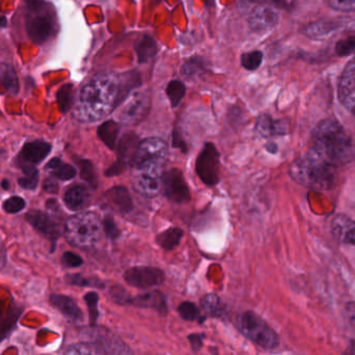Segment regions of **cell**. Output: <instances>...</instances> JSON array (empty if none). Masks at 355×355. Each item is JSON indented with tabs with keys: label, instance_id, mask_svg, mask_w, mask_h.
<instances>
[{
	"label": "cell",
	"instance_id": "34",
	"mask_svg": "<svg viewBox=\"0 0 355 355\" xmlns=\"http://www.w3.org/2000/svg\"><path fill=\"white\" fill-rule=\"evenodd\" d=\"M66 282L72 286H90V288H97L103 290L105 286L103 280L99 279L96 277H86L82 274H67L66 275Z\"/></svg>",
	"mask_w": 355,
	"mask_h": 355
},
{
	"label": "cell",
	"instance_id": "4",
	"mask_svg": "<svg viewBox=\"0 0 355 355\" xmlns=\"http://www.w3.org/2000/svg\"><path fill=\"white\" fill-rule=\"evenodd\" d=\"M26 28L33 42L43 45L55 38L59 31L55 8L46 0H28Z\"/></svg>",
	"mask_w": 355,
	"mask_h": 355
},
{
	"label": "cell",
	"instance_id": "47",
	"mask_svg": "<svg viewBox=\"0 0 355 355\" xmlns=\"http://www.w3.org/2000/svg\"><path fill=\"white\" fill-rule=\"evenodd\" d=\"M282 0H241V11L249 12L257 6L269 5L273 7H279Z\"/></svg>",
	"mask_w": 355,
	"mask_h": 355
},
{
	"label": "cell",
	"instance_id": "7",
	"mask_svg": "<svg viewBox=\"0 0 355 355\" xmlns=\"http://www.w3.org/2000/svg\"><path fill=\"white\" fill-rule=\"evenodd\" d=\"M236 325L243 336L266 350H273L279 345L276 332L267 322L252 311H244L239 315Z\"/></svg>",
	"mask_w": 355,
	"mask_h": 355
},
{
	"label": "cell",
	"instance_id": "32",
	"mask_svg": "<svg viewBox=\"0 0 355 355\" xmlns=\"http://www.w3.org/2000/svg\"><path fill=\"white\" fill-rule=\"evenodd\" d=\"M78 167H80V178L85 182L90 184L91 188L96 190L98 188V175H97L96 169L94 164L89 159H78L76 161Z\"/></svg>",
	"mask_w": 355,
	"mask_h": 355
},
{
	"label": "cell",
	"instance_id": "39",
	"mask_svg": "<svg viewBox=\"0 0 355 355\" xmlns=\"http://www.w3.org/2000/svg\"><path fill=\"white\" fill-rule=\"evenodd\" d=\"M66 353L67 354H101V350H99L98 347L94 344V343L91 342H80L76 343V344L70 345L68 347L67 350H66Z\"/></svg>",
	"mask_w": 355,
	"mask_h": 355
},
{
	"label": "cell",
	"instance_id": "44",
	"mask_svg": "<svg viewBox=\"0 0 355 355\" xmlns=\"http://www.w3.org/2000/svg\"><path fill=\"white\" fill-rule=\"evenodd\" d=\"M325 3L334 11L344 13L355 12V0H325Z\"/></svg>",
	"mask_w": 355,
	"mask_h": 355
},
{
	"label": "cell",
	"instance_id": "31",
	"mask_svg": "<svg viewBox=\"0 0 355 355\" xmlns=\"http://www.w3.org/2000/svg\"><path fill=\"white\" fill-rule=\"evenodd\" d=\"M257 130L263 136H275L286 132V126L282 122L274 121L268 116H261L257 122Z\"/></svg>",
	"mask_w": 355,
	"mask_h": 355
},
{
	"label": "cell",
	"instance_id": "11",
	"mask_svg": "<svg viewBox=\"0 0 355 355\" xmlns=\"http://www.w3.org/2000/svg\"><path fill=\"white\" fill-rule=\"evenodd\" d=\"M163 189L166 197L175 203H187L191 200L190 188L180 169H171L164 173Z\"/></svg>",
	"mask_w": 355,
	"mask_h": 355
},
{
	"label": "cell",
	"instance_id": "16",
	"mask_svg": "<svg viewBox=\"0 0 355 355\" xmlns=\"http://www.w3.org/2000/svg\"><path fill=\"white\" fill-rule=\"evenodd\" d=\"M168 146L165 141L159 138H147L141 141L138 153L135 157L132 166L138 165L146 161H166Z\"/></svg>",
	"mask_w": 355,
	"mask_h": 355
},
{
	"label": "cell",
	"instance_id": "49",
	"mask_svg": "<svg viewBox=\"0 0 355 355\" xmlns=\"http://www.w3.org/2000/svg\"><path fill=\"white\" fill-rule=\"evenodd\" d=\"M336 51L338 55H350L355 53V38L345 39L336 44Z\"/></svg>",
	"mask_w": 355,
	"mask_h": 355
},
{
	"label": "cell",
	"instance_id": "43",
	"mask_svg": "<svg viewBox=\"0 0 355 355\" xmlns=\"http://www.w3.org/2000/svg\"><path fill=\"white\" fill-rule=\"evenodd\" d=\"M26 201L20 196L10 197L3 202V209L6 213L11 214V215L20 213L26 209Z\"/></svg>",
	"mask_w": 355,
	"mask_h": 355
},
{
	"label": "cell",
	"instance_id": "13",
	"mask_svg": "<svg viewBox=\"0 0 355 355\" xmlns=\"http://www.w3.org/2000/svg\"><path fill=\"white\" fill-rule=\"evenodd\" d=\"M92 329L88 331V338L94 343L101 354H128L132 351L109 330H101V328L91 326Z\"/></svg>",
	"mask_w": 355,
	"mask_h": 355
},
{
	"label": "cell",
	"instance_id": "28",
	"mask_svg": "<svg viewBox=\"0 0 355 355\" xmlns=\"http://www.w3.org/2000/svg\"><path fill=\"white\" fill-rule=\"evenodd\" d=\"M334 232L340 240L355 245V222L346 217H336L334 221Z\"/></svg>",
	"mask_w": 355,
	"mask_h": 355
},
{
	"label": "cell",
	"instance_id": "38",
	"mask_svg": "<svg viewBox=\"0 0 355 355\" xmlns=\"http://www.w3.org/2000/svg\"><path fill=\"white\" fill-rule=\"evenodd\" d=\"M85 301H86L87 306L89 311V322L90 326H96L97 320L99 318L98 302L99 296L96 292L87 293L84 296Z\"/></svg>",
	"mask_w": 355,
	"mask_h": 355
},
{
	"label": "cell",
	"instance_id": "41",
	"mask_svg": "<svg viewBox=\"0 0 355 355\" xmlns=\"http://www.w3.org/2000/svg\"><path fill=\"white\" fill-rule=\"evenodd\" d=\"M110 296L113 299L114 302L119 305H132V298H134L130 293L120 284L112 286L110 290Z\"/></svg>",
	"mask_w": 355,
	"mask_h": 355
},
{
	"label": "cell",
	"instance_id": "48",
	"mask_svg": "<svg viewBox=\"0 0 355 355\" xmlns=\"http://www.w3.org/2000/svg\"><path fill=\"white\" fill-rule=\"evenodd\" d=\"M62 265L65 268H80L84 265V259L76 253L67 251L61 259Z\"/></svg>",
	"mask_w": 355,
	"mask_h": 355
},
{
	"label": "cell",
	"instance_id": "35",
	"mask_svg": "<svg viewBox=\"0 0 355 355\" xmlns=\"http://www.w3.org/2000/svg\"><path fill=\"white\" fill-rule=\"evenodd\" d=\"M178 313L182 319L186 321H198L199 323L202 324L205 322V315H201L200 309H198L195 303L190 302V301H184L180 303L178 309Z\"/></svg>",
	"mask_w": 355,
	"mask_h": 355
},
{
	"label": "cell",
	"instance_id": "21",
	"mask_svg": "<svg viewBox=\"0 0 355 355\" xmlns=\"http://www.w3.org/2000/svg\"><path fill=\"white\" fill-rule=\"evenodd\" d=\"M90 192L84 184H74L64 194V202L72 211H80L88 205Z\"/></svg>",
	"mask_w": 355,
	"mask_h": 355
},
{
	"label": "cell",
	"instance_id": "19",
	"mask_svg": "<svg viewBox=\"0 0 355 355\" xmlns=\"http://www.w3.org/2000/svg\"><path fill=\"white\" fill-rule=\"evenodd\" d=\"M49 302L53 307L61 311L69 321L80 323L84 320L82 309L71 297L63 294H51Z\"/></svg>",
	"mask_w": 355,
	"mask_h": 355
},
{
	"label": "cell",
	"instance_id": "5",
	"mask_svg": "<svg viewBox=\"0 0 355 355\" xmlns=\"http://www.w3.org/2000/svg\"><path fill=\"white\" fill-rule=\"evenodd\" d=\"M103 225L94 211L71 216L65 223L66 240L78 248H91L99 242Z\"/></svg>",
	"mask_w": 355,
	"mask_h": 355
},
{
	"label": "cell",
	"instance_id": "27",
	"mask_svg": "<svg viewBox=\"0 0 355 355\" xmlns=\"http://www.w3.org/2000/svg\"><path fill=\"white\" fill-rule=\"evenodd\" d=\"M184 236V230L180 227H170L157 234V243L159 247L170 251L180 246Z\"/></svg>",
	"mask_w": 355,
	"mask_h": 355
},
{
	"label": "cell",
	"instance_id": "53",
	"mask_svg": "<svg viewBox=\"0 0 355 355\" xmlns=\"http://www.w3.org/2000/svg\"><path fill=\"white\" fill-rule=\"evenodd\" d=\"M46 207L49 211H51V213H59L60 205L55 199H49L46 202Z\"/></svg>",
	"mask_w": 355,
	"mask_h": 355
},
{
	"label": "cell",
	"instance_id": "23",
	"mask_svg": "<svg viewBox=\"0 0 355 355\" xmlns=\"http://www.w3.org/2000/svg\"><path fill=\"white\" fill-rule=\"evenodd\" d=\"M121 125L114 120L103 122L97 130L99 139L105 143V146L111 150H115L118 145V137H119Z\"/></svg>",
	"mask_w": 355,
	"mask_h": 355
},
{
	"label": "cell",
	"instance_id": "2",
	"mask_svg": "<svg viewBox=\"0 0 355 355\" xmlns=\"http://www.w3.org/2000/svg\"><path fill=\"white\" fill-rule=\"evenodd\" d=\"M309 151L338 168L354 161L355 142L338 121L326 119L313 130Z\"/></svg>",
	"mask_w": 355,
	"mask_h": 355
},
{
	"label": "cell",
	"instance_id": "20",
	"mask_svg": "<svg viewBox=\"0 0 355 355\" xmlns=\"http://www.w3.org/2000/svg\"><path fill=\"white\" fill-rule=\"evenodd\" d=\"M132 305L138 309H155L162 315L168 313L167 298L159 291H151L145 294L138 295L132 298Z\"/></svg>",
	"mask_w": 355,
	"mask_h": 355
},
{
	"label": "cell",
	"instance_id": "45",
	"mask_svg": "<svg viewBox=\"0 0 355 355\" xmlns=\"http://www.w3.org/2000/svg\"><path fill=\"white\" fill-rule=\"evenodd\" d=\"M336 24H325V22H319V24H313L307 28L306 34L311 36V38L315 37L326 36V34H330L332 31L336 30Z\"/></svg>",
	"mask_w": 355,
	"mask_h": 355
},
{
	"label": "cell",
	"instance_id": "14",
	"mask_svg": "<svg viewBox=\"0 0 355 355\" xmlns=\"http://www.w3.org/2000/svg\"><path fill=\"white\" fill-rule=\"evenodd\" d=\"M150 97L146 93L136 94L126 103L120 114V120L126 124H138L148 115Z\"/></svg>",
	"mask_w": 355,
	"mask_h": 355
},
{
	"label": "cell",
	"instance_id": "1",
	"mask_svg": "<svg viewBox=\"0 0 355 355\" xmlns=\"http://www.w3.org/2000/svg\"><path fill=\"white\" fill-rule=\"evenodd\" d=\"M124 101L120 76L101 72L93 76L80 90L76 117L83 122L99 121Z\"/></svg>",
	"mask_w": 355,
	"mask_h": 355
},
{
	"label": "cell",
	"instance_id": "10",
	"mask_svg": "<svg viewBox=\"0 0 355 355\" xmlns=\"http://www.w3.org/2000/svg\"><path fill=\"white\" fill-rule=\"evenodd\" d=\"M124 279L128 286L134 288H149L163 284L165 282V273L159 268L137 266L126 270Z\"/></svg>",
	"mask_w": 355,
	"mask_h": 355
},
{
	"label": "cell",
	"instance_id": "52",
	"mask_svg": "<svg viewBox=\"0 0 355 355\" xmlns=\"http://www.w3.org/2000/svg\"><path fill=\"white\" fill-rule=\"evenodd\" d=\"M43 189L49 194H58L60 191L59 184L53 178H46L43 182Z\"/></svg>",
	"mask_w": 355,
	"mask_h": 355
},
{
	"label": "cell",
	"instance_id": "8",
	"mask_svg": "<svg viewBox=\"0 0 355 355\" xmlns=\"http://www.w3.org/2000/svg\"><path fill=\"white\" fill-rule=\"evenodd\" d=\"M196 172L202 182L214 187L220 180V155L213 143H205L196 161Z\"/></svg>",
	"mask_w": 355,
	"mask_h": 355
},
{
	"label": "cell",
	"instance_id": "33",
	"mask_svg": "<svg viewBox=\"0 0 355 355\" xmlns=\"http://www.w3.org/2000/svg\"><path fill=\"white\" fill-rule=\"evenodd\" d=\"M201 309L209 317H220L223 315L224 306L219 297L215 294H209L200 300Z\"/></svg>",
	"mask_w": 355,
	"mask_h": 355
},
{
	"label": "cell",
	"instance_id": "3",
	"mask_svg": "<svg viewBox=\"0 0 355 355\" xmlns=\"http://www.w3.org/2000/svg\"><path fill=\"white\" fill-rule=\"evenodd\" d=\"M290 173L295 182L311 190H328L336 184V167L311 151L293 163Z\"/></svg>",
	"mask_w": 355,
	"mask_h": 355
},
{
	"label": "cell",
	"instance_id": "9",
	"mask_svg": "<svg viewBox=\"0 0 355 355\" xmlns=\"http://www.w3.org/2000/svg\"><path fill=\"white\" fill-rule=\"evenodd\" d=\"M26 219L35 230H38L45 238L53 242V252L55 250V242L63 232H65V227L63 228V226L49 214L40 209H31L26 214Z\"/></svg>",
	"mask_w": 355,
	"mask_h": 355
},
{
	"label": "cell",
	"instance_id": "12",
	"mask_svg": "<svg viewBox=\"0 0 355 355\" xmlns=\"http://www.w3.org/2000/svg\"><path fill=\"white\" fill-rule=\"evenodd\" d=\"M338 96L343 107L355 116V59L347 64L340 74Z\"/></svg>",
	"mask_w": 355,
	"mask_h": 355
},
{
	"label": "cell",
	"instance_id": "54",
	"mask_svg": "<svg viewBox=\"0 0 355 355\" xmlns=\"http://www.w3.org/2000/svg\"><path fill=\"white\" fill-rule=\"evenodd\" d=\"M1 188L5 191H8L10 189V182L6 178H3V182H1Z\"/></svg>",
	"mask_w": 355,
	"mask_h": 355
},
{
	"label": "cell",
	"instance_id": "6",
	"mask_svg": "<svg viewBox=\"0 0 355 355\" xmlns=\"http://www.w3.org/2000/svg\"><path fill=\"white\" fill-rule=\"evenodd\" d=\"M165 161H146L132 166V184L135 191L146 198H155L163 189Z\"/></svg>",
	"mask_w": 355,
	"mask_h": 355
},
{
	"label": "cell",
	"instance_id": "36",
	"mask_svg": "<svg viewBox=\"0 0 355 355\" xmlns=\"http://www.w3.org/2000/svg\"><path fill=\"white\" fill-rule=\"evenodd\" d=\"M58 105L62 113H66L71 109L74 103L73 85L65 84L59 89L57 94Z\"/></svg>",
	"mask_w": 355,
	"mask_h": 355
},
{
	"label": "cell",
	"instance_id": "18",
	"mask_svg": "<svg viewBox=\"0 0 355 355\" xmlns=\"http://www.w3.org/2000/svg\"><path fill=\"white\" fill-rule=\"evenodd\" d=\"M105 199L107 205L118 213L128 214L134 209L132 196L125 187H114L105 193Z\"/></svg>",
	"mask_w": 355,
	"mask_h": 355
},
{
	"label": "cell",
	"instance_id": "50",
	"mask_svg": "<svg viewBox=\"0 0 355 355\" xmlns=\"http://www.w3.org/2000/svg\"><path fill=\"white\" fill-rule=\"evenodd\" d=\"M128 167H130L128 164L118 159L117 162H115V163L105 171V176H107V178H114V176L120 175V174L123 173Z\"/></svg>",
	"mask_w": 355,
	"mask_h": 355
},
{
	"label": "cell",
	"instance_id": "40",
	"mask_svg": "<svg viewBox=\"0 0 355 355\" xmlns=\"http://www.w3.org/2000/svg\"><path fill=\"white\" fill-rule=\"evenodd\" d=\"M205 69V62L201 58L193 57L184 64L182 68V76L186 78H195Z\"/></svg>",
	"mask_w": 355,
	"mask_h": 355
},
{
	"label": "cell",
	"instance_id": "22",
	"mask_svg": "<svg viewBox=\"0 0 355 355\" xmlns=\"http://www.w3.org/2000/svg\"><path fill=\"white\" fill-rule=\"evenodd\" d=\"M141 141H139L138 136L134 132L124 135L117 145L118 159L128 164L132 167L134 163L135 157L138 153L139 145Z\"/></svg>",
	"mask_w": 355,
	"mask_h": 355
},
{
	"label": "cell",
	"instance_id": "26",
	"mask_svg": "<svg viewBox=\"0 0 355 355\" xmlns=\"http://www.w3.org/2000/svg\"><path fill=\"white\" fill-rule=\"evenodd\" d=\"M137 57L140 64H146L150 62L157 55V44L153 37L144 35L141 37L140 40L137 42L136 46Z\"/></svg>",
	"mask_w": 355,
	"mask_h": 355
},
{
	"label": "cell",
	"instance_id": "15",
	"mask_svg": "<svg viewBox=\"0 0 355 355\" xmlns=\"http://www.w3.org/2000/svg\"><path fill=\"white\" fill-rule=\"evenodd\" d=\"M53 145L42 139L26 143L17 157V167L21 165H34L42 163L49 153Z\"/></svg>",
	"mask_w": 355,
	"mask_h": 355
},
{
	"label": "cell",
	"instance_id": "25",
	"mask_svg": "<svg viewBox=\"0 0 355 355\" xmlns=\"http://www.w3.org/2000/svg\"><path fill=\"white\" fill-rule=\"evenodd\" d=\"M24 307L17 304L10 305L8 309L7 315L3 318L0 326V338L1 340H5L12 332L15 330L20 317L24 313Z\"/></svg>",
	"mask_w": 355,
	"mask_h": 355
},
{
	"label": "cell",
	"instance_id": "51",
	"mask_svg": "<svg viewBox=\"0 0 355 355\" xmlns=\"http://www.w3.org/2000/svg\"><path fill=\"white\" fill-rule=\"evenodd\" d=\"M203 338H205V334H192L188 336L191 348H192L194 352H198V351L202 348Z\"/></svg>",
	"mask_w": 355,
	"mask_h": 355
},
{
	"label": "cell",
	"instance_id": "55",
	"mask_svg": "<svg viewBox=\"0 0 355 355\" xmlns=\"http://www.w3.org/2000/svg\"><path fill=\"white\" fill-rule=\"evenodd\" d=\"M1 28H7V19H6L5 16H3V17H1Z\"/></svg>",
	"mask_w": 355,
	"mask_h": 355
},
{
	"label": "cell",
	"instance_id": "29",
	"mask_svg": "<svg viewBox=\"0 0 355 355\" xmlns=\"http://www.w3.org/2000/svg\"><path fill=\"white\" fill-rule=\"evenodd\" d=\"M0 76L5 92L8 94L17 95L19 92V80L15 69L9 64H1Z\"/></svg>",
	"mask_w": 355,
	"mask_h": 355
},
{
	"label": "cell",
	"instance_id": "17",
	"mask_svg": "<svg viewBox=\"0 0 355 355\" xmlns=\"http://www.w3.org/2000/svg\"><path fill=\"white\" fill-rule=\"evenodd\" d=\"M248 14L249 26L254 32L270 30L278 22V13L273 6H257Z\"/></svg>",
	"mask_w": 355,
	"mask_h": 355
},
{
	"label": "cell",
	"instance_id": "42",
	"mask_svg": "<svg viewBox=\"0 0 355 355\" xmlns=\"http://www.w3.org/2000/svg\"><path fill=\"white\" fill-rule=\"evenodd\" d=\"M263 62V53L261 51H251L242 55L241 63L243 67L249 71L257 70Z\"/></svg>",
	"mask_w": 355,
	"mask_h": 355
},
{
	"label": "cell",
	"instance_id": "30",
	"mask_svg": "<svg viewBox=\"0 0 355 355\" xmlns=\"http://www.w3.org/2000/svg\"><path fill=\"white\" fill-rule=\"evenodd\" d=\"M18 168L24 172V176L18 180V184L26 190H36L39 184V170L37 166L21 165L18 166Z\"/></svg>",
	"mask_w": 355,
	"mask_h": 355
},
{
	"label": "cell",
	"instance_id": "46",
	"mask_svg": "<svg viewBox=\"0 0 355 355\" xmlns=\"http://www.w3.org/2000/svg\"><path fill=\"white\" fill-rule=\"evenodd\" d=\"M103 230H105L107 239L112 241L119 239L120 234H121V230H119L117 224L114 221L113 217H111V216H105L103 221Z\"/></svg>",
	"mask_w": 355,
	"mask_h": 355
},
{
	"label": "cell",
	"instance_id": "24",
	"mask_svg": "<svg viewBox=\"0 0 355 355\" xmlns=\"http://www.w3.org/2000/svg\"><path fill=\"white\" fill-rule=\"evenodd\" d=\"M45 170L49 171V173L53 174V176L62 182L73 180L78 173L76 167L70 164L64 163L60 157L51 159L45 166Z\"/></svg>",
	"mask_w": 355,
	"mask_h": 355
},
{
	"label": "cell",
	"instance_id": "37",
	"mask_svg": "<svg viewBox=\"0 0 355 355\" xmlns=\"http://www.w3.org/2000/svg\"><path fill=\"white\" fill-rule=\"evenodd\" d=\"M186 86L180 80H175L169 83L167 89H166V94H167L168 98L171 103L172 107H178L180 101L186 95Z\"/></svg>",
	"mask_w": 355,
	"mask_h": 355
}]
</instances>
